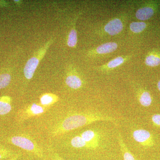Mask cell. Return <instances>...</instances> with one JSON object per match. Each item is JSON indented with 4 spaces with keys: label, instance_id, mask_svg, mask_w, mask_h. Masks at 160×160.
Instances as JSON below:
<instances>
[{
    "label": "cell",
    "instance_id": "6da1fadb",
    "mask_svg": "<svg viewBox=\"0 0 160 160\" xmlns=\"http://www.w3.org/2000/svg\"><path fill=\"white\" fill-rule=\"evenodd\" d=\"M115 119L107 115L93 111H82L68 115L55 125L52 135L58 136L98 121L114 122Z\"/></svg>",
    "mask_w": 160,
    "mask_h": 160
},
{
    "label": "cell",
    "instance_id": "7a4b0ae2",
    "mask_svg": "<svg viewBox=\"0 0 160 160\" xmlns=\"http://www.w3.org/2000/svg\"><path fill=\"white\" fill-rule=\"evenodd\" d=\"M9 141L12 145L21 149L30 152L39 158H42L43 152L42 149L36 142L28 136H14L9 138Z\"/></svg>",
    "mask_w": 160,
    "mask_h": 160
},
{
    "label": "cell",
    "instance_id": "3957f363",
    "mask_svg": "<svg viewBox=\"0 0 160 160\" xmlns=\"http://www.w3.org/2000/svg\"><path fill=\"white\" fill-rule=\"evenodd\" d=\"M49 108L41 104L32 103L20 109L18 112V119L22 122L30 118L38 116L45 113Z\"/></svg>",
    "mask_w": 160,
    "mask_h": 160
},
{
    "label": "cell",
    "instance_id": "277c9868",
    "mask_svg": "<svg viewBox=\"0 0 160 160\" xmlns=\"http://www.w3.org/2000/svg\"><path fill=\"white\" fill-rule=\"evenodd\" d=\"M133 140L143 147H152L154 146L155 141L152 135L148 130L143 129H135L132 132Z\"/></svg>",
    "mask_w": 160,
    "mask_h": 160
},
{
    "label": "cell",
    "instance_id": "5b68a950",
    "mask_svg": "<svg viewBox=\"0 0 160 160\" xmlns=\"http://www.w3.org/2000/svg\"><path fill=\"white\" fill-rule=\"evenodd\" d=\"M79 135L87 142L92 145L95 149L100 148L102 144L103 136L98 130L88 129L83 132Z\"/></svg>",
    "mask_w": 160,
    "mask_h": 160
},
{
    "label": "cell",
    "instance_id": "8992f818",
    "mask_svg": "<svg viewBox=\"0 0 160 160\" xmlns=\"http://www.w3.org/2000/svg\"><path fill=\"white\" fill-rule=\"evenodd\" d=\"M123 23L119 19L115 18L109 21L105 26L104 29L110 35H115L119 33L122 30Z\"/></svg>",
    "mask_w": 160,
    "mask_h": 160
},
{
    "label": "cell",
    "instance_id": "52a82bcc",
    "mask_svg": "<svg viewBox=\"0 0 160 160\" xmlns=\"http://www.w3.org/2000/svg\"><path fill=\"white\" fill-rule=\"evenodd\" d=\"M39 62V60L35 57L32 58L28 60L24 69V75L27 79L30 80L32 78Z\"/></svg>",
    "mask_w": 160,
    "mask_h": 160
},
{
    "label": "cell",
    "instance_id": "ba28073f",
    "mask_svg": "<svg viewBox=\"0 0 160 160\" xmlns=\"http://www.w3.org/2000/svg\"><path fill=\"white\" fill-rule=\"evenodd\" d=\"M118 142L123 158V160H137L132 154L124 142L122 135L118 133Z\"/></svg>",
    "mask_w": 160,
    "mask_h": 160
},
{
    "label": "cell",
    "instance_id": "9c48e42d",
    "mask_svg": "<svg viewBox=\"0 0 160 160\" xmlns=\"http://www.w3.org/2000/svg\"><path fill=\"white\" fill-rule=\"evenodd\" d=\"M71 146L76 149H95L92 145L87 142L79 135L76 136L70 141Z\"/></svg>",
    "mask_w": 160,
    "mask_h": 160
},
{
    "label": "cell",
    "instance_id": "30bf717a",
    "mask_svg": "<svg viewBox=\"0 0 160 160\" xmlns=\"http://www.w3.org/2000/svg\"><path fill=\"white\" fill-rule=\"evenodd\" d=\"M154 14V10L150 7H145L138 9L136 12V17L138 19L146 21L149 19Z\"/></svg>",
    "mask_w": 160,
    "mask_h": 160
},
{
    "label": "cell",
    "instance_id": "8fae6325",
    "mask_svg": "<svg viewBox=\"0 0 160 160\" xmlns=\"http://www.w3.org/2000/svg\"><path fill=\"white\" fill-rule=\"evenodd\" d=\"M138 100L141 106L149 107L152 103V98L150 93L146 90H142L138 94Z\"/></svg>",
    "mask_w": 160,
    "mask_h": 160
},
{
    "label": "cell",
    "instance_id": "7c38bea8",
    "mask_svg": "<svg viewBox=\"0 0 160 160\" xmlns=\"http://www.w3.org/2000/svg\"><path fill=\"white\" fill-rule=\"evenodd\" d=\"M58 97L56 95L52 93H46L40 98V104L46 107H50L58 101Z\"/></svg>",
    "mask_w": 160,
    "mask_h": 160
},
{
    "label": "cell",
    "instance_id": "4fadbf2b",
    "mask_svg": "<svg viewBox=\"0 0 160 160\" xmlns=\"http://www.w3.org/2000/svg\"><path fill=\"white\" fill-rule=\"evenodd\" d=\"M11 109V98L8 96L0 98V115L8 114Z\"/></svg>",
    "mask_w": 160,
    "mask_h": 160
},
{
    "label": "cell",
    "instance_id": "5bb4252c",
    "mask_svg": "<svg viewBox=\"0 0 160 160\" xmlns=\"http://www.w3.org/2000/svg\"><path fill=\"white\" fill-rule=\"evenodd\" d=\"M66 85L71 89H79L82 86L83 82L78 76L75 75L68 76L66 79Z\"/></svg>",
    "mask_w": 160,
    "mask_h": 160
},
{
    "label": "cell",
    "instance_id": "9a60e30c",
    "mask_svg": "<svg viewBox=\"0 0 160 160\" xmlns=\"http://www.w3.org/2000/svg\"><path fill=\"white\" fill-rule=\"evenodd\" d=\"M118 44L115 42H108L99 46L96 52L99 54H106L115 51L118 48Z\"/></svg>",
    "mask_w": 160,
    "mask_h": 160
},
{
    "label": "cell",
    "instance_id": "2e32d148",
    "mask_svg": "<svg viewBox=\"0 0 160 160\" xmlns=\"http://www.w3.org/2000/svg\"><path fill=\"white\" fill-rule=\"evenodd\" d=\"M146 24L143 22H133L130 25V29L134 33L142 32L146 29Z\"/></svg>",
    "mask_w": 160,
    "mask_h": 160
},
{
    "label": "cell",
    "instance_id": "e0dca14e",
    "mask_svg": "<svg viewBox=\"0 0 160 160\" xmlns=\"http://www.w3.org/2000/svg\"><path fill=\"white\" fill-rule=\"evenodd\" d=\"M145 62L148 66L151 67L157 66L160 64V58L154 55H150L146 58Z\"/></svg>",
    "mask_w": 160,
    "mask_h": 160
},
{
    "label": "cell",
    "instance_id": "ac0fdd59",
    "mask_svg": "<svg viewBox=\"0 0 160 160\" xmlns=\"http://www.w3.org/2000/svg\"><path fill=\"white\" fill-rule=\"evenodd\" d=\"M78 42L77 33L75 28H73L69 32L68 37L67 45L70 47H73L76 45Z\"/></svg>",
    "mask_w": 160,
    "mask_h": 160
},
{
    "label": "cell",
    "instance_id": "d6986e66",
    "mask_svg": "<svg viewBox=\"0 0 160 160\" xmlns=\"http://www.w3.org/2000/svg\"><path fill=\"white\" fill-rule=\"evenodd\" d=\"M11 76L8 73L0 75V89L6 88L11 82Z\"/></svg>",
    "mask_w": 160,
    "mask_h": 160
},
{
    "label": "cell",
    "instance_id": "ffe728a7",
    "mask_svg": "<svg viewBox=\"0 0 160 160\" xmlns=\"http://www.w3.org/2000/svg\"><path fill=\"white\" fill-rule=\"evenodd\" d=\"M15 153L11 150L4 146H0V160L15 156Z\"/></svg>",
    "mask_w": 160,
    "mask_h": 160
},
{
    "label": "cell",
    "instance_id": "44dd1931",
    "mask_svg": "<svg viewBox=\"0 0 160 160\" xmlns=\"http://www.w3.org/2000/svg\"><path fill=\"white\" fill-rule=\"evenodd\" d=\"M125 59L122 57H119L111 60L107 64V67L109 69H113L122 65L124 63Z\"/></svg>",
    "mask_w": 160,
    "mask_h": 160
},
{
    "label": "cell",
    "instance_id": "7402d4cb",
    "mask_svg": "<svg viewBox=\"0 0 160 160\" xmlns=\"http://www.w3.org/2000/svg\"><path fill=\"white\" fill-rule=\"evenodd\" d=\"M151 120L152 124L155 126L160 128V114H156L152 115Z\"/></svg>",
    "mask_w": 160,
    "mask_h": 160
},
{
    "label": "cell",
    "instance_id": "603a6c76",
    "mask_svg": "<svg viewBox=\"0 0 160 160\" xmlns=\"http://www.w3.org/2000/svg\"><path fill=\"white\" fill-rule=\"evenodd\" d=\"M53 155H54L53 156H54V158H53V160H64L62 159L58 155L56 154V153H55Z\"/></svg>",
    "mask_w": 160,
    "mask_h": 160
},
{
    "label": "cell",
    "instance_id": "cb8c5ba5",
    "mask_svg": "<svg viewBox=\"0 0 160 160\" xmlns=\"http://www.w3.org/2000/svg\"><path fill=\"white\" fill-rule=\"evenodd\" d=\"M158 88L160 92V80L158 83Z\"/></svg>",
    "mask_w": 160,
    "mask_h": 160
}]
</instances>
